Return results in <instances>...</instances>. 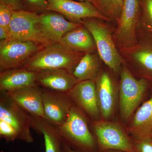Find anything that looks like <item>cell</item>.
Wrapping results in <instances>:
<instances>
[{
  "mask_svg": "<svg viewBox=\"0 0 152 152\" xmlns=\"http://www.w3.org/2000/svg\"><path fill=\"white\" fill-rule=\"evenodd\" d=\"M0 121L13 129L18 140L28 144L34 142L30 114L3 92L0 95Z\"/></svg>",
  "mask_w": 152,
  "mask_h": 152,
  "instance_id": "obj_8",
  "label": "cell"
},
{
  "mask_svg": "<svg viewBox=\"0 0 152 152\" xmlns=\"http://www.w3.org/2000/svg\"><path fill=\"white\" fill-rule=\"evenodd\" d=\"M59 43L73 50L85 54L97 51L92 36L83 25L66 33Z\"/></svg>",
  "mask_w": 152,
  "mask_h": 152,
  "instance_id": "obj_20",
  "label": "cell"
},
{
  "mask_svg": "<svg viewBox=\"0 0 152 152\" xmlns=\"http://www.w3.org/2000/svg\"><path fill=\"white\" fill-rule=\"evenodd\" d=\"M34 129L43 136L45 152H61L63 140L57 126L46 119L40 118L34 124Z\"/></svg>",
  "mask_w": 152,
  "mask_h": 152,
  "instance_id": "obj_21",
  "label": "cell"
},
{
  "mask_svg": "<svg viewBox=\"0 0 152 152\" xmlns=\"http://www.w3.org/2000/svg\"><path fill=\"white\" fill-rule=\"evenodd\" d=\"M137 37L135 45L118 50L124 64L133 75L152 85V33L138 26Z\"/></svg>",
  "mask_w": 152,
  "mask_h": 152,
  "instance_id": "obj_5",
  "label": "cell"
},
{
  "mask_svg": "<svg viewBox=\"0 0 152 152\" xmlns=\"http://www.w3.org/2000/svg\"><path fill=\"white\" fill-rule=\"evenodd\" d=\"M43 47L31 42L0 41V72L24 66Z\"/></svg>",
  "mask_w": 152,
  "mask_h": 152,
  "instance_id": "obj_10",
  "label": "cell"
},
{
  "mask_svg": "<svg viewBox=\"0 0 152 152\" xmlns=\"http://www.w3.org/2000/svg\"><path fill=\"white\" fill-rule=\"evenodd\" d=\"M140 11L138 26L152 31V0H140Z\"/></svg>",
  "mask_w": 152,
  "mask_h": 152,
  "instance_id": "obj_24",
  "label": "cell"
},
{
  "mask_svg": "<svg viewBox=\"0 0 152 152\" xmlns=\"http://www.w3.org/2000/svg\"><path fill=\"white\" fill-rule=\"evenodd\" d=\"M95 82L101 118L110 120L115 110L119 86L110 74L103 69H101Z\"/></svg>",
  "mask_w": 152,
  "mask_h": 152,
  "instance_id": "obj_12",
  "label": "cell"
},
{
  "mask_svg": "<svg viewBox=\"0 0 152 152\" xmlns=\"http://www.w3.org/2000/svg\"><path fill=\"white\" fill-rule=\"evenodd\" d=\"M103 152H126L118 150H108V151H104Z\"/></svg>",
  "mask_w": 152,
  "mask_h": 152,
  "instance_id": "obj_32",
  "label": "cell"
},
{
  "mask_svg": "<svg viewBox=\"0 0 152 152\" xmlns=\"http://www.w3.org/2000/svg\"><path fill=\"white\" fill-rule=\"evenodd\" d=\"M42 94L45 118L57 126H61L74 104L68 93L42 88Z\"/></svg>",
  "mask_w": 152,
  "mask_h": 152,
  "instance_id": "obj_14",
  "label": "cell"
},
{
  "mask_svg": "<svg viewBox=\"0 0 152 152\" xmlns=\"http://www.w3.org/2000/svg\"><path fill=\"white\" fill-rule=\"evenodd\" d=\"M8 38V32L4 28L0 27V41L7 40Z\"/></svg>",
  "mask_w": 152,
  "mask_h": 152,
  "instance_id": "obj_29",
  "label": "cell"
},
{
  "mask_svg": "<svg viewBox=\"0 0 152 152\" xmlns=\"http://www.w3.org/2000/svg\"><path fill=\"white\" fill-rule=\"evenodd\" d=\"M151 32L152 33V31H151Z\"/></svg>",
  "mask_w": 152,
  "mask_h": 152,
  "instance_id": "obj_33",
  "label": "cell"
},
{
  "mask_svg": "<svg viewBox=\"0 0 152 152\" xmlns=\"http://www.w3.org/2000/svg\"><path fill=\"white\" fill-rule=\"evenodd\" d=\"M140 11V0H123L121 14L113 34L118 49L133 46L137 43Z\"/></svg>",
  "mask_w": 152,
  "mask_h": 152,
  "instance_id": "obj_7",
  "label": "cell"
},
{
  "mask_svg": "<svg viewBox=\"0 0 152 152\" xmlns=\"http://www.w3.org/2000/svg\"><path fill=\"white\" fill-rule=\"evenodd\" d=\"M24 10L40 14L48 11L47 0H21Z\"/></svg>",
  "mask_w": 152,
  "mask_h": 152,
  "instance_id": "obj_25",
  "label": "cell"
},
{
  "mask_svg": "<svg viewBox=\"0 0 152 152\" xmlns=\"http://www.w3.org/2000/svg\"><path fill=\"white\" fill-rule=\"evenodd\" d=\"M90 122L99 152L108 150L136 152L132 138L119 123L102 119Z\"/></svg>",
  "mask_w": 152,
  "mask_h": 152,
  "instance_id": "obj_6",
  "label": "cell"
},
{
  "mask_svg": "<svg viewBox=\"0 0 152 152\" xmlns=\"http://www.w3.org/2000/svg\"><path fill=\"white\" fill-rule=\"evenodd\" d=\"M118 87L119 107L121 119L128 124L149 91L151 84L137 78L124 64L120 72Z\"/></svg>",
  "mask_w": 152,
  "mask_h": 152,
  "instance_id": "obj_3",
  "label": "cell"
},
{
  "mask_svg": "<svg viewBox=\"0 0 152 152\" xmlns=\"http://www.w3.org/2000/svg\"><path fill=\"white\" fill-rule=\"evenodd\" d=\"M0 3L5 5L12 11L24 10L21 0H0Z\"/></svg>",
  "mask_w": 152,
  "mask_h": 152,
  "instance_id": "obj_28",
  "label": "cell"
},
{
  "mask_svg": "<svg viewBox=\"0 0 152 152\" xmlns=\"http://www.w3.org/2000/svg\"><path fill=\"white\" fill-rule=\"evenodd\" d=\"M107 22L96 18H88L82 24L92 36L99 56L103 62L116 75H119L124 61L114 42L113 28Z\"/></svg>",
  "mask_w": 152,
  "mask_h": 152,
  "instance_id": "obj_4",
  "label": "cell"
},
{
  "mask_svg": "<svg viewBox=\"0 0 152 152\" xmlns=\"http://www.w3.org/2000/svg\"><path fill=\"white\" fill-rule=\"evenodd\" d=\"M8 39L31 42L47 45L48 43L41 32L39 14L26 10L13 11Z\"/></svg>",
  "mask_w": 152,
  "mask_h": 152,
  "instance_id": "obj_9",
  "label": "cell"
},
{
  "mask_svg": "<svg viewBox=\"0 0 152 152\" xmlns=\"http://www.w3.org/2000/svg\"></svg>",
  "mask_w": 152,
  "mask_h": 152,
  "instance_id": "obj_34",
  "label": "cell"
},
{
  "mask_svg": "<svg viewBox=\"0 0 152 152\" xmlns=\"http://www.w3.org/2000/svg\"><path fill=\"white\" fill-rule=\"evenodd\" d=\"M96 7L101 13L110 20L116 23L122 10L123 0H94Z\"/></svg>",
  "mask_w": 152,
  "mask_h": 152,
  "instance_id": "obj_23",
  "label": "cell"
},
{
  "mask_svg": "<svg viewBox=\"0 0 152 152\" xmlns=\"http://www.w3.org/2000/svg\"><path fill=\"white\" fill-rule=\"evenodd\" d=\"M85 54L54 43L43 47L23 67L34 72L60 69L72 73Z\"/></svg>",
  "mask_w": 152,
  "mask_h": 152,
  "instance_id": "obj_2",
  "label": "cell"
},
{
  "mask_svg": "<svg viewBox=\"0 0 152 152\" xmlns=\"http://www.w3.org/2000/svg\"><path fill=\"white\" fill-rule=\"evenodd\" d=\"M61 152H77L72 149L67 144L63 141Z\"/></svg>",
  "mask_w": 152,
  "mask_h": 152,
  "instance_id": "obj_30",
  "label": "cell"
},
{
  "mask_svg": "<svg viewBox=\"0 0 152 152\" xmlns=\"http://www.w3.org/2000/svg\"><path fill=\"white\" fill-rule=\"evenodd\" d=\"M89 122L86 116L73 104L65 121L57 127L63 141L72 149L77 152H99Z\"/></svg>",
  "mask_w": 152,
  "mask_h": 152,
  "instance_id": "obj_1",
  "label": "cell"
},
{
  "mask_svg": "<svg viewBox=\"0 0 152 152\" xmlns=\"http://www.w3.org/2000/svg\"><path fill=\"white\" fill-rule=\"evenodd\" d=\"M74 104L90 121L101 119L94 80L78 82L67 93Z\"/></svg>",
  "mask_w": 152,
  "mask_h": 152,
  "instance_id": "obj_13",
  "label": "cell"
},
{
  "mask_svg": "<svg viewBox=\"0 0 152 152\" xmlns=\"http://www.w3.org/2000/svg\"><path fill=\"white\" fill-rule=\"evenodd\" d=\"M36 72L37 84L51 91L67 93L78 82L72 73L64 70H48Z\"/></svg>",
  "mask_w": 152,
  "mask_h": 152,
  "instance_id": "obj_18",
  "label": "cell"
},
{
  "mask_svg": "<svg viewBox=\"0 0 152 152\" xmlns=\"http://www.w3.org/2000/svg\"><path fill=\"white\" fill-rule=\"evenodd\" d=\"M103 62L97 51L85 54L76 66L72 74L78 82L95 80Z\"/></svg>",
  "mask_w": 152,
  "mask_h": 152,
  "instance_id": "obj_22",
  "label": "cell"
},
{
  "mask_svg": "<svg viewBox=\"0 0 152 152\" xmlns=\"http://www.w3.org/2000/svg\"><path fill=\"white\" fill-rule=\"evenodd\" d=\"M80 1H89L91 3L96 7V4L94 0H78Z\"/></svg>",
  "mask_w": 152,
  "mask_h": 152,
  "instance_id": "obj_31",
  "label": "cell"
},
{
  "mask_svg": "<svg viewBox=\"0 0 152 152\" xmlns=\"http://www.w3.org/2000/svg\"><path fill=\"white\" fill-rule=\"evenodd\" d=\"M133 141L136 152H152V138Z\"/></svg>",
  "mask_w": 152,
  "mask_h": 152,
  "instance_id": "obj_27",
  "label": "cell"
},
{
  "mask_svg": "<svg viewBox=\"0 0 152 152\" xmlns=\"http://www.w3.org/2000/svg\"><path fill=\"white\" fill-rule=\"evenodd\" d=\"M4 93L30 115L45 118L42 88L40 86L25 87Z\"/></svg>",
  "mask_w": 152,
  "mask_h": 152,
  "instance_id": "obj_17",
  "label": "cell"
},
{
  "mask_svg": "<svg viewBox=\"0 0 152 152\" xmlns=\"http://www.w3.org/2000/svg\"><path fill=\"white\" fill-rule=\"evenodd\" d=\"M37 77L36 72L23 67L0 72L1 92H9L25 87L37 86Z\"/></svg>",
  "mask_w": 152,
  "mask_h": 152,
  "instance_id": "obj_19",
  "label": "cell"
},
{
  "mask_svg": "<svg viewBox=\"0 0 152 152\" xmlns=\"http://www.w3.org/2000/svg\"><path fill=\"white\" fill-rule=\"evenodd\" d=\"M47 1L48 4V11H54L61 14L70 21L82 24L83 19L96 18L110 23V20L90 2H77L73 0Z\"/></svg>",
  "mask_w": 152,
  "mask_h": 152,
  "instance_id": "obj_11",
  "label": "cell"
},
{
  "mask_svg": "<svg viewBox=\"0 0 152 152\" xmlns=\"http://www.w3.org/2000/svg\"><path fill=\"white\" fill-rule=\"evenodd\" d=\"M39 23L42 34L49 44L59 43L66 33L83 26L70 21L61 14L51 11L39 14Z\"/></svg>",
  "mask_w": 152,
  "mask_h": 152,
  "instance_id": "obj_15",
  "label": "cell"
},
{
  "mask_svg": "<svg viewBox=\"0 0 152 152\" xmlns=\"http://www.w3.org/2000/svg\"><path fill=\"white\" fill-rule=\"evenodd\" d=\"M13 11L5 5L0 3V27L8 32L10 24Z\"/></svg>",
  "mask_w": 152,
  "mask_h": 152,
  "instance_id": "obj_26",
  "label": "cell"
},
{
  "mask_svg": "<svg viewBox=\"0 0 152 152\" xmlns=\"http://www.w3.org/2000/svg\"><path fill=\"white\" fill-rule=\"evenodd\" d=\"M126 130L133 140L152 137V85L150 97L137 109Z\"/></svg>",
  "mask_w": 152,
  "mask_h": 152,
  "instance_id": "obj_16",
  "label": "cell"
}]
</instances>
